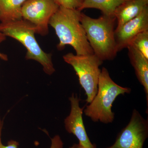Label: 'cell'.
Masks as SVG:
<instances>
[{"mask_svg": "<svg viewBox=\"0 0 148 148\" xmlns=\"http://www.w3.org/2000/svg\"><path fill=\"white\" fill-rule=\"evenodd\" d=\"M81 11L60 6L51 16L49 25L53 27L59 40L57 46L58 50L70 45L74 49L77 55L93 54L88 41L84 29L81 23Z\"/></svg>", "mask_w": 148, "mask_h": 148, "instance_id": "obj_1", "label": "cell"}, {"mask_svg": "<svg viewBox=\"0 0 148 148\" xmlns=\"http://www.w3.org/2000/svg\"><path fill=\"white\" fill-rule=\"evenodd\" d=\"M80 21L94 54L102 61L113 60L118 52L115 39L116 19L114 15L103 14L94 18L82 12Z\"/></svg>", "mask_w": 148, "mask_h": 148, "instance_id": "obj_2", "label": "cell"}, {"mask_svg": "<svg viewBox=\"0 0 148 148\" xmlns=\"http://www.w3.org/2000/svg\"><path fill=\"white\" fill-rule=\"evenodd\" d=\"M130 92L129 88L122 87L115 83L108 70L103 67L99 76L97 93L90 105L84 109L85 114L95 122L111 123L114 119V113L112 110L113 103L119 95Z\"/></svg>", "mask_w": 148, "mask_h": 148, "instance_id": "obj_3", "label": "cell"}, {"mask_svg": "<svg viewBox=\"0 0 148 148\" xmlns=\"http://www.w3.org/2000/svg\"><path fill=\"white\" fill-rule=\"evenodd\" d=\"M0 33L11 37L23 45L27 50L26 58L38 61L42 66L46 73L51 75L55 72L51 53L44 51L35 38L36 29L24 19L0 23Z\"/></svg>", "mask_w": 148, "mask_h": 148, "instance_id": "obj_4", "label": "cell"}, {"mask_svg": "<svg viewBox=\"0 0 148 148\" xmlns=\"http://www.w3.org/2000/svg\"><path fill=\"white\" fill-rule=\"evenodd\" d=\"M64 61L73 68L78 77L79 83L85 92L87 103H91L96 95L101 70L99 67L103 61L93 53L75 55L69 53L63 56Z\"/></svg>", "mask_w": 148, "mask_h": 148, "instance_id": "obj_5", "label": "cell"}, {"mask_svg": "<svg viewBox=\"0 0 148 148\" xmlns=\"http://www.w3.org/2000/svg\"><path fill=\"white\" fill-rule=\"evenodd\" d=\"M59 7L54 0H26L21 7V16L34 26L36 34L45 36L49 20Z\"/></svg>", "mask_w": 148, "mask_h": 148, "instance_id": "obj_6", "label": "cell"}, {"mask_svg": "<svg viewBox=\"0 0 148 148\" xmlns=\"http://www.w3.org/2000/svg\"><path fill=\"white\" fill-rule=\"evenodd\" d=\"M148 137V119L134 109L127 126L119 133L113 145L106 148H143Z\"/></svg>", "mask_w": 148, "mask_h": 148, "instance_id": "obj_7", "label": "cell"}, {"mask_svg": "<svg viewBox=\"0 0 148 148\" xmlns=\"http://www.w3.org/2000/svg\"><path fill=\"white\" fill-rule=\"evenodd\" d=\"M69 100L71 102V112L64 121L66 131L75 136L78 139L79 143L85 147H93L95 145L92 144L89 140L83 120L84 108L80 107V99L73 93L69 98Z\"/></svg>", "mask_w": 148, "mask_h": 148, "instance_id": "obj_8", "label": "cell"}, {"mask_svg": "<svg viewBox=\"0 0 148 148\" xmlns=\"http://www.w3.org/2000/svg\"><path fill=\"white\" fill-rule=\"evenodd\" d=\"M147 30H148V6L138 16L115 30V39L118 52L127 48L138 34Z\"/></svg>", "mask_w": 148, "mask_h": 148, "instance_id": "obj_9", "label": "cell"}, {"mask_svg": "<svg viewBox=\"0 0 148 148\" xmlns=\"http://www.w3.org/2000/svg\"><path fill=\"white\" fill-rule=\"evenodd\" d=\"M148 4V1L145 0H127L121 4L114 12V16L117 21L116 29L138 16Z\"/></svg>", "mask_w": 148, "mask_h": 148, "instance_id": "obj_10", "label": "cell"}, {"mask_svg": "<svg viewBox=\"0 0 148 148\" xmlns=\"http://www.w3.org/2000/svg\"><path fill=\"white\" fill-rule=\"evenodd\" d=\"M130 63L133 66L136 76L144 87L148 103V59L132 45L127 47Z\"/></svg>", "mask_w": 148, "mask_h": 148, "instance_id": "obj_11", "label": "cell"}, {"mask_svg": "<svg viewBox=\"0 0 148 148\" xmlns=\"http://www.w3.org/2000/svg\"><path fill=\"white\" fill-rule=\"evenodd\" d=\"M26 0H0L1 22L22 19L21 7Z\"/></svg>", "mask_w": 148, "mask_h": 148, "instance_id": "obj_12", "label": "cell"}, {"mask_svg": "<svg viewBox=\"0 0 148 148\" xmlns=\"http://www.w3.org/2000/svg\"><path fill=\"white\" fill-rule=\"evenodd\" d=\"M127 0H84L79 10L86 8H95L102 12L103 14L114 15L116 8Z\"/></svg>", "mask_w": 148, "mask_h": 148, "instance_id": "obj_13", "label": "cell"}, {"mask_svg": "<svg viewBox=\"0 0 148 148\" xmlns=\"http://www.w3.org/2000/svg\"><path fill=\"white\" fill-rule=\"evenodd\" d=\"M129 45L135 47L148 59V30L138 34L132 40Z\"/></svg>", "mask_w": 148, "mask_h": 148, "instance_id": "obj_14", "label": "cell"}, {"mask_svg": "<svg viewBox=\"0 0 148 148\" xmlns=\"http://www.w3.org/2000/svg\"><path fill=\"white\" fill-rule=\"evenodd\" d=\"M18 142L13 140L9 141L7 145H3L1 139V134L0 135V148H18ZM63 147L64 143L59 135H55L51 138L50 148H63Z\"/></svg>", "mask_w": 148, "mask_h": 148, "instance_id": "obj_15", "label": "cell"}, {"mask_svg": "<svg viewBox=\"0 0 148 148\" xmlns=\"http://www.w3.org/2000/svg\"><path fill=\"white\" fill-rule=\"evenodd\" d=\"M84 0H54L59 6L79 10ZM80 11V10H79Z\"/></svg>", "mask_w": 148, "mask_h": 148, "instance_id": "obj_16", "label": "cell"}, {"mask_svg": "<svg viewBox=\"0 0 148 148\" xmlns=\"http://www.w3.org/2000/svg\"><path fill=\"white\" fill-rule=\"evenodd\" d=\"M69 148H97V147H96V145L92 148L85 147L78 143V144H74L71 147H70Z\"/></svg>", "mask_w": 148, "mask_h": 148, "instance_id": "obj_17", "label": "cell"}, {"mask_svg": "<svg viewBox=\"0 0 148 148\" xmlns=\"http://www.w3.org/2000/svg\"><path fill=\"white\" fill-rule=\"evenodd\" d=\"M0 58L3 61H7L8 60V56L6 54L0 52Z\"/></svg>", "mask_w": 148, "mask_h": 148, "instance_id": "obj_18", "label": "cell"}, {"mask_svg": "<svg viewBox=\"0 0 148 148\" xmlns=\"http://www.w3.org/2000/svg\"><path fill=\"white\" fill-rule=\"evenodd\" d=\"M6 38V37L2 33H0V43L5 40Z\"/></svg>", "mask_w": 148, "mask_h": 148, "instance_id": "obj_19", "label": "cell"}, {"mask_svg": "<svg viewBox=\"0 0 148 148\" xmlns=\"http://www.w3.org/2000/svg\"><path fill=\"white\" fill-rule=\"evenodd\" d=\"M1 117H0V135L1 134Z\"/></svg>", "mask_w": 148, "mask_h": 148, "instance_id": "obj_20", "label": "cell"}, {"mask_svg": "<svg viewBox=\"0 0 148 148\" xmlns=\"http://www.w3.org/2000/svg\"><path fill=\"white\" fill-rule=\"evenodd\" d=\"M145 1H148V0H145Z\"/></svg>", "mask_w": 148, "mask_h": 148, "instance_id": "obj_21", "label": "cell"}]
</instances>
